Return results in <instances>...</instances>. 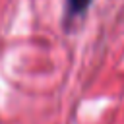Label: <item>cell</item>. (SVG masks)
<instances>
[{
    "mask_svg": "<svg viewBox=\"0 0 124 124\" xmlns=\"http://www.w3.org/2000/svg\"><path fill=\"white\" fill-rule=\"evenodd\" d=\"M91 4L93 0H64V25L72 27L74 23H78L87 14Z\"/></svg>",
    "mask_w": 124,
    "mask_h": 124,
    "instance_id": "cell-1",
    "label": "cell"
}]
</instances>
